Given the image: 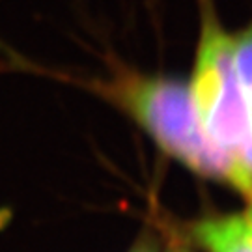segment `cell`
I'll return each instance as SVG.
<instances>
[{"mask_svg":"<svg viewBox=\"0 0 252 252\" xmlns=\"http://www.w3.org/2000/svg\"><path fill=\"white\" fill-rule=\"evenodd\" d=\"M97 90L142 127L162 152L252 202V174L204 129L189 86L157 75L120 71Z\"/></svg>","mask_w":252,"mask_h":252,"instance_id":"cell-1","label":"cell"},{"mask_svg":"<svg viewBox=\"0 0 252 252\" xmlns=\"http://www.w3.org/2000/svg\"><path fill=\"white\" fill-rule=\"evenodd\" d=\"M189 88L204 129L235 155L251 131V108L235 73L232 36L213 21L204 23Z\"/></svg>","mask_w":252,"mask_h":252,"instance_id":"cell-2","label":"cell"},{"mask_svg":"<svg viewBox=\"0 0 252 252\" xmlns=\"http://www.w3.org/2000/svg\"><path fill=\"white\" fill-rule=\"evenodd\" d=\"M190 234L206 252H252V234L243 215L204 219L192 224Z\"/></svg>","mask_w":252,"mask_h":252,"instance_id":"cell-3","label":"cell"},{"mask_svg":"<svg viewBox=\"0 0 252 252\" xmlns=\"http://www.w3.org/2000/svg\"><path fill=\"white\" fill-rule=\"evenodd\" d=\"M232 45H234L235 73L252 116V25L232 36Z\"/></svg>","mask_w":252,"mask_h":252,"instance_id":"cell-4","label":"cell"},{"mask_svg":"<svg viewBox=\"0 0 252 252\" xmlns=\"http://www.w3.org/2000/svg\"><path fill=\"white\" fill-rule=\"evenodd\" d=\"M235 157L243 162V166L252 174V116H251V131L245 138V142L241 144V148L237 150Z\"/></svg>","mask_w":252,"mask_h":252,"instance_id":"cell-5","label":"cell"},{"mask_svg":"<svg viewBox=\"0 0 252 252\" xmlns=\"http://www.w3.org/2000/svg\"><path fill=\"white\" fill-rule=\"evenodd\" d=\"M129 252H157V247L153 245V241L150 237H142V241H138V243L133 247V251Z\"/></svg>","mask_w":252,"mask_h":252,"instance_id":"cell-6","label":"cell"},{"mask_svg":"<svg viewBox=\"0 0 252 252\" xmlns=\"http://www.w3.org/2000/svg\"><path fill=\"white\" fill-rule=\"evenodd\" d=\"M243 217H245V222H247V226H249V230H251V234H252V202H251L249 211H247Z\"/></svg>","mask_w":252,"mask_h":252,"instance_id":"cell-7","label":"cell"}]
</instances>
